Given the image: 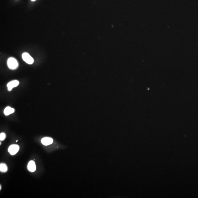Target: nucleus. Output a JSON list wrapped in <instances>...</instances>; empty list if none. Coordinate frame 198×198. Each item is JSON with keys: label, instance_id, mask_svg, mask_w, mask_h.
Listing matches in <instances>:
<instances>
[{"label": "nucleus", "instance_id": "f257e3e1", "mask_svg": "<svg viewBox=\"0 0 198 198\" xmlns=\"http://www.w3.org/2000/svg\"><path fill=\"white\" fill-rule=\"evenodd\" d=\"M7 65L10 69H16L19 66V63L14 58L11 57L8 59L7 61Z\"/></svg>", "mask_w": 198, "mask_h": 198}, {"label": "nucleus", "instance_id": "f03ea898", "mask_svg": "<svg viewBox=\"0 0 198 198\" xmlns=\"http://www.w3.org/2000/svg\"><path fill=\"white\" fill-rule=\"evenodd\" d=\"M22 58L24 61L28 64H32L34 63V59L28 53H24L22 54Z\"/></svg>", "mask_w": 198, "mask_h": 198}, {"label": "nucleus", "instance_id": "7ed1b4c3", "mask_svg": "<svg viewBox=\"0 0 198 198\" xmlns=\"http://www.w3.org/2000/svg\"><path fill=\"white\" fill-rule=\"evenodd\" d=\"M19 147L17 145H11L8 149V151L11 155H14L16 154L19 150Z\"/></svg>", "mask_w": 198, "mask_h": 198}, {"label": "nucleus", "instance_id": "20e7f679", "mask_svg": "<svg viewBox=\"0 0 198 198\" xmlns=\"http://www.w3.org/2000/svg\"><path fill=\"white\" fill-rule=\"evenodd\" d=\"M19 84V82L18 80H13L8 83L7 84V87L8 90L11 91L13 88L17 87Z\"/></svg>", "mask_w": 198, "mask_h": 198}, {"label": "nucleus", "instance_id": "39448f33", "mask_svg": "<svg viewBox=\"0 0 198 198\" xmlns=\"http://www.w3.org/2000/svg\"><path fill=\"white\" fill-rule=\"evenodd\" d=\"M53 141L52 138L49 137H45L42 139L41 140L42 144L45 146L51 144L53 142Z\"/></svg>", "mask_w": 198, "mask_h": 198}, {"label": "nucleus", "instance_id": "423d86ee", "mask_svg": "<svg viewBox=\"0 0 198 198\" xmlns=\"http://www.w3.org/2000/svg\"><path fill=\"white\" fill-rule=\"evenodd\" d=\"M28 169L31 172H34L36 170V166L35 162L33 161H31L28 163Z\"/></svg>", "mask_w": 198, "mask_h": 198}, {"label": "nucleus", "instance_id": "0eeeda50", "mask_svg": "<svg viewBox=\"0 0 198 198\" xmlns=\"http://www.w3.org/2000/svg\"><path fill=\"white\" fill-rule=\"evenodd\" d=\"M14 109L10 107H7L4 111V113L6 116H8L12 114L14 112Z\"/></svg>", "mask_w": 198, "mask_h": 198}, {"label": "nucleus", "instance_id": "6e6552de", "mask_svg": "<svg viewBox=\"0 0 198 198\" xmlns=\"http://www.w3.org/2000/svg\"><path fill=\"white\" fill-rule=\"evenodd\" d=\"M7 167L6 165L4 164H1L0 165V170L2 172H6L7 171Z\"/></svg>", "mask_w": 198, "mask_h": 198}, {"label": "nucleus", "instance_id": "1a4fd4ad", "mask_svg": "<svg viewBox=\"0 0 198 198\" xmlns=\"http://www.w3.org/2000/svg\"><path fill=\"white\" fill-rule=\"evenodd\" d=\"M6 137V135L4 133H1L0 134V140L1 141L4 140Z\"/></svg>", "mask_w": 198, "mask_h": 198}, {"label": "nucleus", "instance_id": "9d476101", "mask_svg": "<svg viewBox=\"0 0 198 198\" xmlns=\"http://www.w3.org/2000/svg\"><path fill=\"white\" fill-rule=\"evenodd\" d=\"M31 0L32 1H35L36 0Z\"/></svg>", "mask_w": 198, "mask_h": 198}, {"label": "nucleus", "instance_id": "9b49d317", "mask_svg": "<svg viewBox=\"0 0 198 198\" xmlns=\"http://www.w3.org/2000/svg\"><path fill=\"white\" fill-rule=\"evenodd\" d=\"M1 185H0V190H1Z\"/></svg>", "mask_w": 198, "mask_h": 198}, {"label": "nucleus", "instance_id": "f8f14e48", "mask_svg": "<svg viewBox=\"0 0 198 198\" xmlns=\"http://www.w3.org/2000/svg\"><path fill=\"white\" fill-rule=\"evenodd\" d=\"M17 141H18V140H16V142H17Z\"/></svg>", "mask_w": 198, "mask_h": 198}]
</instances>
